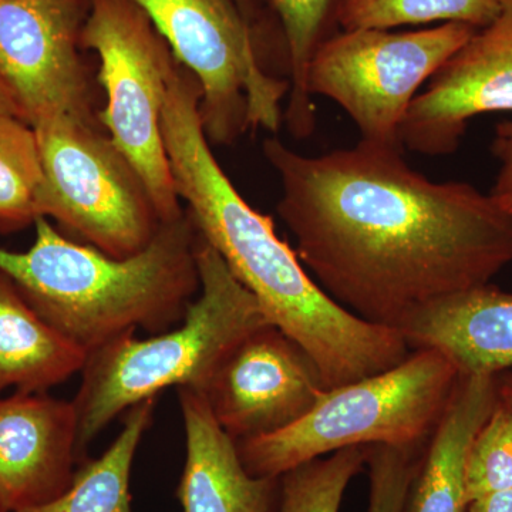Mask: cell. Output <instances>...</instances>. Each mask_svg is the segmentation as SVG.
I'll use <instances>...</instances> for the list:
<instances>
[{
  "instance_id": "cell-13",
  "label": "cell",
  "mask_w": 512,
  "mask_h": 512,
  "mask_svg": "<svg viewBox=\"0 0 512 512\" xmlns=\"http://www.w3.org/2000/svg\"><path fill=\"white\" fill-rule=\"evenodd\" d=\"M77 417L73 402L45 393L0 397V512L55 500L72 484Z\"/></svg>"
},
{
  "instance_id": "cell-26",
  "label": "cell",
  "mask_w": 512,
  "mask_h": 512,
  "mask_svg": "<svg viewBox=\"0 0 512 512\" xmlns=\"http://www.w3.org/2000/svg\"><path fill=\"white\" fill-rule=\"evenodd\" d=\"M245 18L256 30L262 42L271 49L284 45V35L274 12L269 8L268 0H237Z\"/></svg>"
},
{
  "instance_id": "cell-28",
  "label": "cell",
  "mask_w": 512,
  "mask_h": 512,
  "mask_svg": "<svg viewBox=\"0 0 512 512\" xmlns=\"http://www.w3.org/2000/svg\"><path fill=\"white\" fill-rule=\"evenodd\" d=\"M0 116H15L22 119L18 107L13 103L12 97L2 82H0Z\"/></svg>"
},
{
  "instance_id": "cell-18",
  "label": "cell",
  "mask_w": 512,
  "mask_h": 512,
  "mask_svg": "<svg viewBox=\"0 0 512 512\" xmlns=\"http://www.w3.org/2000/svg\"><path fill=\"white\" fill-rule=\"evenodd\" d=\"M156 399L130 407L117 439L96 460L74 471L72 484L50 503L19 512H133L130 474L138 444L153 421Z\"/></svg>"
},
{
  "instance_id": "cell-8",
  "label": "cell",
  "mask_w": 512,
  "mask_h": 512,
  "mask_svg": "<svg viewBox=\"0 0 512 512\" xmlns=\"http://www.w3.org/2000/svg\"><path fill=\"white\" fill-rule=\"evenodd\" d=\"M476 30L464 23L416 32L343 30L313 53L306 89L339 104L363 143L403 153L400 127L414 97Z\"/></svg>"
},
{
  "instance_id": "cell-27",
  "label": "cell",
  "mask_w": 512,
  "mask_h": 512,
  "mask_svg": "<svg viewBox=\"0 0 512 512\" xmlns=\"http://www.w3.org/2000/svg\"><path fill=\"white\" fill-rule=\"evenodd\" d=\"M468 512H512L511 490L483 495L468 504Z\"/></svg>"
},
{
  "instance_id": "cell-21",
  "label": "cell",
  "mask_w": 512,
  "mask_h": 512,
  "mask_svg": "<svg viewBox=\"0 0 512 512\" xmlns=\"http://www.w3.org/2000/svg\"><path fill=\"white\" fill-rule=\"evenodd\" d=\"M500 12V0H335L332 19L343 30H390L424 23H464L481 29Z\"/></svg>"
},
{
  "instance_id": "cell-19",
  "label": "cell",
  "mask_w": 512,
  "mask_h": 512,
  "mask_svg": "<svg viewBox=\"0 0 512 512\" xmlns=\"http://www.w3.org/2000/svg\"><path fill=\"white\" fill-rule=\"evenodd\" d=\"M47 184L35 128L0 116V234L46 218Z\"/></svg>"
},
{
  "instance_id": "cell-14",
  "label": "cell",
  "mask_w": 512,
  "mask_h": 512,
  "mask_svg": "<svg viewBox=\"0 0 512 512\" xmlns=\"http://www.w3.org/2000/svg\"><path fill=\"white\" fill-rule=\"evenodd\" d=\"M187 460L177 495L184 512H278L279 477H254L204 393L178 387Z\"/></svg>"
},
{
  "instance_id": "cell-16",
  "label": "cell",
  "mask_w": 512,
  "mask_h": 512,
  "mask_svg": "<svg viewBox=\"0 0 512 512\" xmlns=\"http://www.w3.org/2000/svg\"><path fill=\"white\" fill-rule=\"evenodd\" d=\"M497 400V375H460L446 412L427 441L403 512H467L468 451Z\"/></svg>"
},
{
  "instance_id": "cell-9",
  "label": "cell",
  "mask_w": 512,
  "mask_h": 512,
  "mask_svg": "<svg viewBox=\"0 0 512 512\" xmlns=\"http://www.w3.org/2000/svg\"><path fill=\"white\" fill-rule=\"evenodd\" d=\"M35 130L46 217L113 258L146 249L163 222L136 167L97 121L63 117Z\"/></svg>"
},
{
  "instance_id": "cell-30",
  "label": "cell",
  "mask_w": 512,
  "mask_h": 512,
  "mask_svg": "<svg viewBox=\"0 0 512 512\" xmlns=\"http://www.w3.org/2000/svg\"><path fill=\"white\" fill-rule=\"evenodd\" d=\"M6 0H0V5H2V3H5Z\"/></svg>"
},
{
  "instance_id": "cell-22",
  "label": "cell",
  "mask_w": 512,
  "mask_h": 512,
  "mask_svg": "<svg viewBox=\"0 0 512 512\" xmlns=\"http://www.w3.org/2000/svg\"><path fill=\"white\" fill-rule=\"evenodd\" d=\"M366 466V447L315 458L279 477L278 512H339L350 481Z\"/></svg>"
},
{
  "instance_id": "cell-4",
  "label": "cell",
  "mask_w": 512,
  "mask_h": 512,
  "mask_svg": "<svg viewBox=\"0 0 512 512\" xmlns=\"http://www.w3.org/2000/svg\"><path fill=\"white\" fill-rule=\"evenodd\" d=\"M195 258L201 295L188 306L180 328L148 339L126 333L87 353L82 384L73 400L77 464L87 460L101 431L130 407L156 399L167 387H192L204 393L229 350L254 330L271 325L255 296L239 284L200 232Z\"/></svg>"
},
{
  "instance_id": "cell-15",
  "label": "cell",
  "mask_w": 512,
  "mask_h": 512,
  "mask_svg": "<svg viewBox=\"0 0 512 512\" xmlns=\"http://www.w3.org/2000/svg\"><path fill=\"white\" fill-rule=\"evenodd\" d=\"M400 332L410 350H439L460 375H500L512 370V293L488 284L447 296Z\"/></svg>"
},
{
  "instance_id": "cell-1",
  "label": "cell",
  "mask_w": 512,
  "mask_h": 512,
  "mask_svg": "<svg viewBox=\"0 0 512 512\" xmlns=\"http://www.w3.org/2000/svg\"><path fill=\"white\" fill-rule=\"evenodd\" d=\"M262 153L278 174L276 210L302 265L366 322L400 330L512 262V214L474 185L434 183L402 151L360 141L308 157L274 136Z\"/></svg>"
},
{
  "instance_id": "cell-12",
  "label": "cell",
  "mask_w": 512,
  "mask_h": 512,
  "mask_svg": "<svg viewBox=\"0 0 512 512\" xmlns=\"http://www.w3.org/2000/svg\"><path fill=\"white\" fill-rule=\"evenodd\" d=\"M512 111V0H500L493 22L477 29L427 82L407 110L400 143L426 156L460 147L478 116Z\"/></svg>"
},
{
  "instance_id": "cell-2",
  "label": "cell",
  "mask_w": 512,
  "mask_h": 512,
  "mask_svg": "<svg viewBox=\"0 0 512 512\" xmlns=\"http://www.w3.org/2000/svg\"><path fill=\"white\" fill-rule=\"evenodd\" d=\"M200 101V83L177 62L161 128L175 190L201 237L255 296L268 322L311 355L326 390L400 365L412 352L403 333L333 301L276 235L274 221L239 194L212 154Z\"/></svg>"
},
{
  "instance_id": "cell-29",
  "label": "cell",
  "mask_w": 512,
  "mask_h": 512,
  "mask_svg": "<svg viewBox=\"0 0 512 512\" xmlns=\"http://www.w3.org/2000/svg\"><path fill=\"white\" fill-rule=\"evenodd\" d=\"M498 397L512 404V370L497 375Z\"/></svg>"
},
{
  "instance_id": "cell-3",
  "label": "cell",
  "mask_w": 512,
  "mask_h": 512,
  "mask_svg": "<svg viewBox=\"0 0 512 512\" xmlns=\"http://www.w3.org/2000/svg\"><path fill=\"white\" fill-rule=\"evenodd\" d=\"M35 227L28 251L0 247V271L40 318L87 353L138 328L167 332L183 322L201 288L198 231L185 208L124 259L69 241L46 218Z\"/></svg>"
},
{
  "instance_id": "cell-5",
  "label": "cell",
  "mask_w": 512,
  "mask_h": 512,
  "mask_svg": "<svg viewBox=\"0 0 512 512\" xmlns=\"http://www.w3.org/2000/svg\"><path fill=\"white\" fill-rule=\"evenodd\" d=\"M458 379L456 365L439 350H412L392 369L326 390L292 426L237 441L239 458L251 476L281 477L343 448L424 447Z\"/></svg>"
},
{
  "instance_id": "cell-17",
  "label": "cell",
  "mask_w": 512,
  "mask_h": 512,
  "mask_svg": "<svg viewBox=\"0 0 512 512\" xmlns=\"http://www.w3.org/2000/svg\"><path fill=\"white\" fill-rule=\"evenodd\" d=\"M86 359V350L40 318L0 271V394L46 393L82 372Z\"/></svg>"
},
{
  "instance_id": "cell-20",
  "label": "cell",
  "mask_w": 512,
  "mask_h": 512,
  "mask_svg": "<svg viewBox=\"0 0 512 512\" xmlns=\"http://www.w3.org/2000/svg\"><path fill=\"white\" fill-rule=\"evenodd\" d=\"M335 0H268L281 25L288 57L291 92L284 121L298 140L312 136L316 126L315 106L306 89V74L313 53L323 40V29L332 18Z\"/></svg>"
},
{
  "instance_id": "cell-24",
  "label": "cell",
  "mask_w": 512,
  "mask_h": 512,
  "mask_svg": "<svg viewBox=\"0 0 512 512\" xmlns=\"http://www.w3.org/2000/svg\"><path fill=\"white\" fill-rule=\"evenodd\" d=\"M419 453L420 448L366 446L369 512H403L410 484L419 468Z\"/></svg>"
},
{
  "instance_id": "cell-25",
  "label": "cell",
  "mask_w": 512,
  "mask_h": 512,
  "mask_svg": "<svg viewBox=\"0 0 512 512\" xmlns=\"http://www.w3.org/2000/svg\"><path fill=\"white\" fill-rule=\"evenodd\" d=\"M491 153L497 160L498 173L488 194L504 211L512 214V120L495 126Z\"/></svg>"
},
{
  "instance_id": "cell-7",
  "label": "cell",
  "mask_w": 512,
  "mask_h": 512,
  "mask_svg": "<svg viewBox=\"0 0 512 512\" xmlns=\"http://www.w3.org/2000/svg\"><path fill=\"white\" fill-rule=\"evenodd\" d=\"M82 47L100 60L106 93L100 123L136 167L161 222L184 214L165 151L163 110L178 60L146 12L133 0H92Z\"/></svg>"
},
{
  "instance_id": "cell-23",
  "label": "cell",
  "mask_w": 512,
  "mask_h": 512,
  "mask_svg": "<svg viewBox=\"0 0 512 512\" xmlns=\"http://www.w3.org/2000/svg\"><path fill=\"white\" fill-rule=\"evenodd\" d=\"M512 488V404L498 397L471 443L466 464L468 504Z\"/></svg>"
},
{
  "instance_id": "cell-6",
  "label": "cell",
  "mask_w": 512,
  "mask_h": 512,
  "mask_svg": "<svg viewBox=\"0 0 512 512\" xmlns=\"http://www.w3.org/2000/svg\"><path fill=\"white\" fill-rule=\"evenodd\" d=\"M201 86L205 136L232 146L249 128L274 133L291 80L272 73L268 47L237 0H133Z\"/></svg>"
},
{
  "instance_id": "cell-11",
  "label": "cell",
  "mask_w": 512,
  "mask_h": 512,
  "mask_svg": "<svg viewBox=\"0 0 512 512\" xmlns=\"http://www.w3.org/2000/svg\"><path fill=\"white\" fill-rule=\"evenodd\" d=\"M325 392L311 355L276 326L265 325L229 350L204 396L225 433L241 441L292 426Z\"/></svg>"
},
{
  "instance_id": "cell-10",
  "label": "cell",
  "mask_w": 512,
  "mask_h": 512,
  "mask_svg": "<svg viewBox=\"0 0 512 512\" xmlns=\"http://www.w3.org/2000/svg\"><path fill=\"white\" fill-rule=\"evenodd\" d=\"M92 0H6L0 5V82L33 128L97 121L82 32Z\"/></svg>"
}]
</instances>
